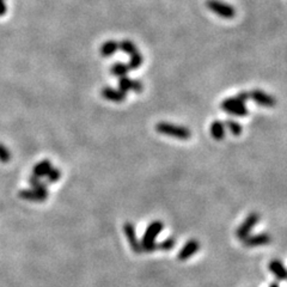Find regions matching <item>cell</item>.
I'll return each mask as SVG.
<instances>
[{
  "label": "cell",
  "mask_w": 287,
  "mask_h": 287,
  "mask_svg": "<svg viewBox=\"0 0 287 287\" xmlns=\"http://www.w3.org/2000/svg\"><path fill=\"white\" fill-rule=\"evenodd\" d=\"M164 228V223L161 220H154L151 224L147 226L145 235L141 240V249L144 253H152V251L157 250V243L156 240L158 237L159 233Z\"/></svg>",
  "instance_id": "cell-1"
},
{
  "label": "cell",
  "mask_w": 287,
  "mask_h": 287,
  "mask_svg": "<svg viewBox=\"0 0 287 287\" xmlns=\"http://www.w3.org/2000/svg\"><path fill=\"white\" fill-rule=\"evenodd\" d=\"M156 131L163 136H171V138L188 140L192 136V132L183 126H177L169 122H158L156 124Z\"/></svg>",
  "instance_id": "cell-2"
},
{
  "label": "cell",
  "mask_w": 287,
  "mask_h": 287,
  "mask_svg": "<svg viewBox=\"0 0 287 287\" xmlns=\"http://www.w3.org/2000/svg\"><path fill=\"white\" fill-rule=\"evenodd\" d=\"M206 6L213 14L218 15L219 17H223L225 19H231L236 16L235 7L232 5L220 1V0H207L206 1Z\"/></svg>",
  "instance_id": "cell-3"
},
{
  "label": "cell",
  "mask_w": 287,
  "mask_h": 287,
  "mask_svg": "<svg viewBox=\"0 0 287 287\" xmlns=\"http://www.w3.org/2000/svg\"><path fill=\"white\" fill-rule=\"evenodd\" d=\"M261 219V215L258 213H250L248 217L245 218L244 222L242 223L236 230V237L240 241H243L245 237L250 236V232L253 231L254 226L257 224Z\"/></svg>",
  "instance_id": "cell-4"
},
{
  "label": "cell",
  "mask_w": 287,
  "mask_h": 287,
  "mask_svg": "<svg viewBox=\"0 0 287 287\" xmlns=\"http://www.w3.org/2000/svg\"><path fill=\"white\" fill-rule=\"evenodd\" d=\"M123 232H124V235H126L127 240H128V243H129V245H131L133 253H136V254L143 253V249H141V243H140V241L138 240V236H136V227H134V225L129 222L126 223V224L123 225Z\"/></svg>",
  "instance_id": "cell-5"
},
{
  "label": "cell",
  "mask_w": 287,
  "mask_h": 287,
  "mask_svg": "<svg viewBox=\"0 0 287 287\" xmlns=\"http://www.w3.org/2000/svg\"><path fill=\"white\" fill-rule=\"evenodd\" d=\"M249 93V98L253 100L254 102L260 104V106H266V108H273L275 106L276 100L272 95H268V93L263 92L261 90H253Z\"/></svg>",
  "instance_id": "cell-6"
},
{
  "label": "cell",
  "mask_w": 287,
  "mask_h": 287,
  "mask_svg": "<svg viewBox=\"0 0 287 287\" xmlns=\"http://www.w3.org/2000/svg\"><path fill=\"white\" fill-rule=\"evenodd\" d=\"M272 242V236L268 233H258V235L248 236L242 241L245 248H255V246L267 245Z\"/></svg>",
  "instance_id": "cell-7"
},
{
  "label": "cell",
  "mask_w": 287,
  "mask_h": 287,
  "mask_svg": "<svg viewBox=\"0 0 287 287\" xmlns=\"http://www.w3.org/2000/svg\"><path fill=\"white\" fill-rule=\"evenodd\" d=\"M200 243L196 240H190L183 245V248L179 251L177 254V258L179 261H187L188 258H190L192 256H194L195 254L199 251Z\"/></svg>",
  "instance_id": "cell-8"
},
{
  "label": "cell",
  "mask_w": 287,
  "mask_h": 287,
  "mask_svg": "<svg viewBox=\"0 0 287 287\" xmlns=\"http://www.w3.org/2000/svg\"><path fill=\"white\" fill-rule=\"evenodd\" d=\"M119 89L124 93H127L128 91L133 90L136 92H141L144 90V85L140 80L136 79H129L128 77H121L120 80H119Z\"/></svg>",
  "instance_id": "cell-9"
},
{
  "label": "cell",
  "mask_w": 287,
  "mask_h": 287,
  "mask_svg": "<svg viewBox=\"0 0 287 287\" xmlns=\"http://www.w3.org/2000/svg\"><path fill=\"white\" fill-rule=\"evenodd\" d=\"M268 268L275 275L278 280L287 281V268L280 260H272L269 262Z\"/></svg>",
  "instance_id": "cell-10"
},
{
  "label": "cell",
  "mask_w": 287,
  "mask_h": 287,
  "mask_svg": "<svg viewBox=\"0 0 287 287\" xmlns=\"http://www.w3.org/2000/svg\"><path fill=\"white\" fill-rule=\"evenodd\" d=\"M102 96L106 100L111 102H123L126 100V93L121 90H115L111 88H104L102 90Z\"/></svg>",
  "instance_id": "cell-11"
},
{
  "label": "cell",
  "mask_w": 287,
  "mask_h": 287,
  "mask_svg": "<svg viewBox=\"0 0 287 287\" xmlns=\"http://www.w3.org/2000/svg\"><path fill=\"white\" fill-rule=\"evenodd\" d=\"M210 132L214 140H223L225 138V123L219 120L213 121L210 127Z\"/></svg>",
  "instance_id": "cell-12"
},
{
  "label": "cell",
  "mask_w": 287,
  "mask_h": 287,
  "mask_svg": "<svg viewBox=\"0 0 287 287\" xmlns=\"http://www.w3.org/2000/svg\"><path fill=\"white\" fill-rule=\"evenodd\" d=\"M119 50V43L114 40H109V41L104 42L101 47V54L103 57H110V55L115 54Z\"/></svg>",
  "instance_id": "cell-13"
},
{
  "label": "cell",
  "mask_w": 287,
  "mask_h": 287,
  "mask_svg": "<svg viewBox=\"0 0 287 287\" xmlns=\"http://www.w3.org/2000/svg\"><path fill=\"white\" fill-rule=\"evenodd\" d=\"M222 109L227 114L238 116V118H244L245 115H248V109H246L245 106H223Z\"/></svg>",
  "instance_id": "cell-14"
},
{
  "label": "cell",
  "mask_w": 287,
  "mask_h": 287,
  "mask_svg": "<svg viewBox=\"0 0 287 287\" xmlns=\"http://www.w3.org/2000/svg\"><path fill=\"white\" fill-rule=\"evenodd\" d=\"M110 72H111V75L121 78V77H124V76H127V73L129 72V68H128V66L124 65V63H122V62H116L111 66Z\"/></svg>",
  "instance_id": "cell-15"
},
{
  "label": "cell",
  "mask_w": 287,
  "mask_h": 287,
  "mask_svg": "<svg viewBox=\"0 0 287 287\" xmlns=\"http://www.w3.org/2000/svg\"><path fill=\"white\" fill-rule=\"evenodd\" d=\"M119 49L122 50L123 53H126V54L128 55H132L134 54V53L138 52V48H136V45H134L133 42L129 41V40H123V41H121L119 43Z\"/></svg>",
  "instance_id": "cell-16"
},
{
  "label": "cell",
  "mask_w": 287,
  "mask_h": 287,
  "mask_svg": "<svg viewBox=\"0 0 287 287\" xmlns=\"http://www.w3.org/2000/svg\"><path fill=\"white\" fill-rule=\"evenodd\" d=\"M143 61H144L143 55H141L139 52H136V53H134V54L131 55V59H129V62L127 66H128L129 71L138 70V68L141 66V63H143Z\"/></svg>",
  "instance_id": "cell-17"
},
{
  "label": "cell",
  "mask_w": 287,
  "mask_h": 287,
  "mask_svg": "<svg viewBox=\"0 0 287 287\" xmlns=\"http://www.w3.org/2000/svg\"><path fill=\"white\" fill-rule=\"evenodd\" d=\"M225 126L227 127L228 131H230L235 136H238L242 134V132H243L242 126H241V124L238 122H236L235 120H227L225 122Z\"/></svg>",
  "instance_id": "cell-18"
},
{
  "label": "cell",
  "mask_w": 287,
  "mask_h": 287,
  "mask_svg": "<svg viewBox=\"0 0 287 287\" xmlns=\"http://www.w3.org/2000/svg\"><path fill=\"white\" fill-rule=\"evenodd\" d=\"M175 245H176V240H175V237H167L166 240L163 241V242L157 244V249L163 251H169L171 250Z\"/></svg>",
  "instance_id": "cell-19"
},
{
  "label": "cell",
  "mask_w": 287,
  "mask_h": 287,
  "mask_svg": "<svg viewBox=\"0 0 287 287\" xmlns=\"http://www.w3.org/2000/svg\"><path fill=\"white\" fill-rule=\"evenodd\" d=\"M6 14V4H5V0H0V17L4 16Z\"/></svg>",
  "instance_id": "cell-20"
},
{
  "label": "cell",
  "mask_w": 287,
  "mask_h": 287,
  "mask_svg": "<svg viewBox=\"0 0 287 287\" xmlns=\"http://www.w3.org/2000/svg\"><path fill=\"white\" fill-rule=\"evenodd\" d=\"M269 287H280V285H279V283H272Z\"/></svg>",
  "instance_id": "cell-21"
}]
</instances>
